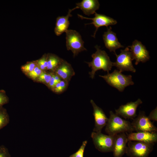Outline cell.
<instances>
[{
  "label": "cell",
  "instance_id": "1",
  "mask_svg": "<svg viewBox=\"0 0 157 157\" xmlns=\"http://www.w3.org/2000/svg\"><path fill=\"white\" fill-rule=\"evenodd\" d=\"M95 47L96 50L91 55L92 61L85 62L88 66L91 68V71L89 74L92 79L94 78L97 71L102 69L108 73L113 66V62L106 52L100 49V47L98 45L95 46Z\"/></svg>",
  "mask_w": 157,
  "mask_h": 157
},
{
  "label": "cell",
  "instance_id": "2",
  "mask_svg": "<svg viewBox=\"0 0 157 157\" xmlns=\"http://www.w3.org/2000/svg\"><path fill=\"white\" fill-rule=\"evenodd\" d=\"M105 131L109 135H115L123 133L133 132L134 130L129 122L124 119L112 111L109 112Z\"/></svg>",
  "mask_w": 157,
  "mask_h": 157
},
{
  "label": "cell",
  "instance_id": "3",
  "mask_svg": "<svg viewBox=\"0 0 157 157\" xmlns=\"http://www.w3.org/2000/svg\"><path fill=\"white\" fill-rule=\"evenodd\" d=\"M111 86L123 92L126 87L134 84L131 75H125L118 70L115 69L112 73L104 75H99Z\"/></svg>",
  "mask_w": 157,
  "mask_h": 157
},
{
  "label": "cell",
  "instance_id": "4",
  "mask_svg": "<svg viewBox=\"0 0 157 157\" xmlns=\"http://www.w3.org/2000/svg\"><path fill=\"white\" fill-rule=\"evenodd\" d=\"M154 144L139 141H128L125 154L129 157H149Z\"/></svg>",
  "mask_w": 157,
  "mask_h": 157
},
{
  "label": "cell",
  "instance_id": "5",
  "mask_svg": "<svg viewBox=\"0 0 157 157\" xmlns=\"http://www.w3.org/2000/svg\"><path fill=\"white\" fill-rule=\"evenodd\" d=\"M65 33L67 49L72 52L74 57L81 51L87 50L84 47V42L78 32L75 30L68 29Z\"/></svg>",
  "mask_w": 157,
  "mask_h": 157
},
{
  "label": "cell",
  "instance_id": "6",
  "mask_svg": "<svg viewBox=\"0 0 157 157\" xmlns=\"http://www.w3.org/2000/svg\"><path fill=\"white\" fill-rule=\"evenodd\" d=\"M115 135H106L101 132H93L91 137L96 149L100 152L106 153L113 152Z\"/></svg>",
  "mask_w": 157,
  "mask_h": 157
},
{
  "label": "cell",
  "instance_id": "7",
  "mask_svg": "<svg viewBox=\"0 0 157 157\" xmlns=\"http://www.w3.org/2000/svg\"><path fill=\"white\" fill-rule=\"evenodd\" d=\"M116 57V61L113 62V65L116 67L117 70L122 72L130 71L135 72L136 69L132 63L133 60L129 48L127 47L124 50H121L119 54H115Z\"/></svg>",
  "mask_w": 157,
  "mask_h": 157
},
{
  "label": "cell",
  "instance_id": "8",
  "mask_svg": "<svg viewBox=\"0 0 157 157\" xmlns=\"http://www.w3.org/2000/svg\"><path fill=\"white\" fill-rule=\"evenodd\" d=\"M136 132H156L157 128L145 114L144 111H140L131 123Z\"/></svg>",
  "mask_w": 157,
  "mask_h": 157
},
{
  "label": "cell",
  "instance_id": "9",
  "mask_svg": "<svg viewBox=\"0 0 157 157\" xmlns=\"http://www.w3.org/2000/svg\"><path fill=\"white\" fill-rule=\"evenodd\" d=\"M128 47L133 59L135 60V65H137L140 62L145 63L149 60L150 56L149 52L141 42L135 40L131 46Z\"/></svg>",
  "mask_w": 157,
  "mask_h": 157
},
{
  "label": "cell",
  "instance_id": "10",
  "mask_svg": "<svg viewBox=\"0 0 157 157\" xmlns=\"http://www.w3.org/2000/svg\"><path fill=\"white\" fill-rule=\"evenodd\" d=\"M94 17L92 18L85 17L79 14L77 15L82 19H87L91 20L92 22L87 24H93L96 28L93 37H95V35L99 28L101 26H106L108 27V26L117 24V22L116 20L112 18L106 16L105 15L98 14L95 12L94 13Z\"/></svg>",
  "mask_w": 157,
  "mask_h": 157
},
{
  "label": "cell",
  "instance_id": "11",
  "mask_svg": "<svg viewBox=\"0 0 157 157\" xmlns=\"http://www.w3.org/2000/svg\"><path fill=\"white\" fill-rule=\"evenodd\" d=\"M142 103L140 99L134 102L131 101L121 106L115 110V113L125 119H133L137 115L136 110L138 106Z\"/></svg>",
  "mask_w": 157,
  "mask_h": 157
},
{
  "label": "cell",
  "instance_id": "12",
  "mask_svg": "<svg viewBox=\"0 0 157 157\" xmlns=\"http://www.w3.org/2000/svg\"><path fill=\"white\" fill-rule=\"evenodd\" d=\"M93 108V115L94 119V126L93 132H101L103 127L106 126L108 120L103 110L97 106L92 100L90 101Z\"/></svg>",
  "mask_w": 157,
  "mask_h": 157
},
{
  "label": "cell",
  "instance_id": "13",
  "mask_svg": "<svg viewBox=\"0 0 157 157\" xmlns=\"http://www.w3.org/2000/svg\"><path fill=\"white\" fill-rule=\"evenodd\" d=\"M103 38L106 48L115 54L116 49L124 47L119 42L116 34L112 31L111 26L107 27V31L103 35Z\"/></svg>",
  "mask_w": 157,
  "mask_h": 157
},
{
  "label": "cell",
  "instance_id": "14",
  "mask_svg": "<svg viewBox=\"0 0 157 157\" xmlns=\"http://www.w3.org/2000/svg\"><path fill=\"white\" fill-rule=\"evenodd\" d=\"M128 142L126 133L115 135L113 151L114 157H122L126 153Z\"/></svg>",
  "mask_w": 157,
  "mask_h": 157
},
{
  "label": "cell",
  "instance_id": "15",
  "mask_svg": "<svg viewBox=\"0 0 157 157\" xmlns=\"http://www.w3.org/2000/svg\"><path fill=\"white\" fill-rule=\"evenodd\" d=\"M126 134L128 141H137L154 144L157 141L156 132H132Z\"/></svg>",
  "mask_w": 157,
  "mask_h": 157
},
{
  "label": "cell",
  "instance_id": "16",
  "mask_svg": "<svg viewBox=\"0 0 157 157\" xmlns=\"http://www.w3.org/2000/svg\"><path fill=\"white\" fill-rule=\"evenodd\" d=\"M55 73L62 80L69 83L75 72L71 65L63 59L54 71Z\"/></svg>",
  "mask_w": 157,
  "mask_h": 157
},
{
  "label": "cell",
  "instance_id": "17",
  "mask_svg": "<svg viewBox=\"0 0 157 157\" xmlns=\"http://www.w3.org/2000/svg\"><path fill=\"white\" fill-rule=\"evenodd\" d=\"M78 9L76 6L72 9L69 10L67 14L65 16H59L56 19V26L54 29L55 34L59 36L68 30L70 24L69 19L72 16L71 14L74 10Z\"/></svg>",
  "mask_w": 157,
  "mask_h": 157
},
{
  "label": "cell",
  "instance_id": "18",
  "mask_svg": "<svg viewBox=\"0 0 157 157\" xmlns=\"http://www.w3.org/2000/svg\"><path fill=\"white\" fill-rule=\"evenodd\" d=\"M76 5L84 14L89 16L94 14L100 6L97 0H83L81 2L76 3Z\"/></svg>",
  "mask_w": 157,
  "mask_h": 157
},
{
  "label": "cell",
  "instance_id": "19",
  "mask_svg": "<svg viewBox=\"0 0 157 157\" xmlns=\"http://www.w3.org/2000/svg\"><path fill=\"white\" fill-rule=\"evenodd\" d=\"M47 70L54 71L63 59L56 55L49 54L47 56Z\"/></svg>",
  "mask_w": 157,
  "mask_h": 157
},
{
  "label": "cell",
  "instance_id": "20",
  "mask_svg": "<svg viewBox=\"0 0 157 157\" xmlns=\"http://www.w3.org/2000/svg\"><path fill=\"white\" fill-rule=\"evenodd\" d=\"M9 121V117L6 110L0 108V130L6 126Z\"/></svg>",
  "mask_w": 157,
  "mask_h": 157
},
{
  "label": "cell",
  "instance_id": "21",
  "mask_svg": "<svg viewBox=\"0 0 157 157\" xmlns=\"http://www.w3.org/2000/svg\"><path fill=\"white\" fill-rule=\"evenodd\" d=\"M68 85V83L62 79L56 85L52 90L57 93H62L66 90Z\"/></svg>",
  "mask_w": 157,
  "mask_h": 157
},
{
  "label": "cell",
  "instance_id": "22",
  "mask_svg": "<svg viewBox=\"0 0 157 157\" xmlns=\"http://www.w3.org/2000/svg\"><path fill=\"white\" fill-rule=\"evenodd\" d=\"M51 76V72L49 73L44 71L37 80L38 82L42 83L48 86Z\"/></svg>",
  "mask_w": 157,
  "mask_h": 157
},
{
  "label": "cell",
  "instance_id": "23",
  "mask_svg": "<svg viewBox=\"0 0 157 157\" xmlns=\"http://www.w3.org/2000/svg\"><path fill=\"white\" fill-rule=\"evenodd\" d=\"M43 71L37 65L32 71L27 74V75L32 79L35 80L38 78Z\"/></svg>",
  "mask_w": 157,
  "mask_h": 157
},
{
  "label": "cell",
  "instance_id": "24",
  "mask_svg": "<svg viewBox=\"0 0 157 157\" xmlns=\"http://www.w3.org/2000/svg\"><path fill=\"white\" fill-rule=\"evenodd\" d=\"M87 143V141L86 140L83 141L79 149L69 157H84L85 149Z\"/></svg>",
  "mask_w": 157,
  "mask_h": 157
},
{
  "label": "cell",
  "instance_id": "25",
  "mask_svg": "<svg viewBox=\"0 0 157 157\" xmlns=\"http://www.w3.org/2000/svg\"><path fill=\"white\" fill-rule=\"evenodd\" d=\"M38 66L43 71L47 70L48 65L47 56H44L37 61Z\"/></svg>",
  "mask_w": 157,
  "mask_h": 157
},
{
  "label": "cell",
  "instance_id": "26",
  "mask_svg": "<svg viewBox=\"0 0 157 157\" xmlns=\"http://www.w3.org/2000/svg\"><path fill=\"white\" fill-rule=\"evenodd\" d=\"M36 66L35 63L31 62L22 66L21 69L23 72L27 74L32 71Z\"/></svg>",
  "mask_w": 157,
  "mask_h": 157
},
{
  "label": "cell",
  "instance_id": "27",
  "mask_svg": "<svg viewBox=\"0 0 157 157\" xmlns=\"http://www.w3.org/2000/svg\"><path fill=\"white\" fill-rule=\"evenodd\" d=\"M0 157H11L8 149L4 146H0Z\"/></svg>",
  "mask_w": 157,
  "mask_h": 157
},
{
  "label": "cell",
  "instance_id": "28",
  "mask_svg": "<svg viewBox=\"0 0 157 157\" xmlns=\"http://www.w3.org/2000/svg\"><path fill=\"white\" fill-rule=\"evenodd\" d=\"M51 76L48 86L51 90H53L58 82L56 80L54 75V73L51 72Z\"/></svg>",
  "mask_w": 157,
  "mask_h": 157
},
{
  "label": "cell",
  "instance_id": "29",
  "mask_svg": "<svg viewBox=\"0 0 157 157\" xmlns=\"http://www.w3.org/2000/svg\"><path fill=\"white\" fill-rule=\"evenodd\" d=\"M8 102V99L3 92H0V108Z\"/></svg>",
  "mask_w": 157,
  "mask_h": 157
},
{
  "label": "cell",
  "instance_id": "30",
  "mask_svg": "<svg viewBox=\"0 0 157 157\" xmlns=\"http://www.w3.org/2000/svg\"><path fill=\"white\" fill-rule=\"evenodd\" d=\"M148 117L151 121H157V107L151 112Z\"/></svg>",
  "mask_w": 157,
  "mask_h": 157
}]
</instances>
